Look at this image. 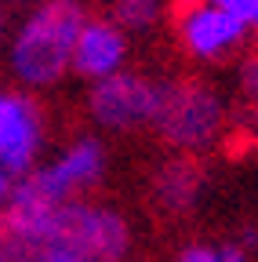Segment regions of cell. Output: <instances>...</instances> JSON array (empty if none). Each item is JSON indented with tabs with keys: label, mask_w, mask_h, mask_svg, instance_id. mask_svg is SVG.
<instances>
[{
	"label": "cell",
	"mask_w": 258,
	"mask_h": 262,
	"mask_svg": "<svg viewBox=\"0 0 258 262\" xmlns=\"http://www.w3.org/2000/svg\"><path fill=\"white\" fill-rule=\"evenodd\" d=\"M127 244L131 229L116 211L95 204H62L18 241L15 262H120Z\"/></svg>",
	"instance_id": "1"
},
{
	"label": "cell",
	"mask_w": 258,
	"mask_h": 262,
	"mask_svg": "<svg viewBox=\"0 0 258 262\" xmlns=\"http://www.w3.org/2000/svg\"><path fill=\"white\" fill-rule=\"evenodd\" d=\"M87 15L77 0H44L15 40V70L26 84H58L73 62V48Z\"/></svg>",
	"instance_id": "2"
},
{
	"label": "cell",
	"mask_w": 258,
	"mask_h": 262,
	"mask_svg": "<svg viewBox=\"0 0 258 262\" xmlns=\"http://www.w3.org/2000/svg\"><path fill=\"white\" fill-rule=\"evenodd\" d=\"M156 135L168 146L197 149L211 142L222 127V102L200 77H178L160 91L156 102Z\"/></svg>",
	"instance_id": "3"
},
{
	"label": "cell",
	"mask_w": 258,
	"mask_h": 262,
	"mask_svg": "<svg viewBox=\"0 0 258 262\" xmlns=\"http://www.w3.org/2000/svg\"><path fill=\"white\" fill-rule=\"evenodd\" d=\"M160 91L138 73L106 77L91 91V117L106 127H135L156 117Z\"/></svg>",
	"instance_id": "4"
},
{
	"label": "cell",
	"mask_w": 258,
	"mask_h": 262,
	"mask_svg": "<svg viewBox=\"0 0 258 262\" xmlns=\"http://www.w3.org/2000/svg\"><path fill=\"white\" fill-rule=\"evenodd\" d=\"M40 149V110L22 95H0V168L26 175Z\"/></svg>",
	"instance_id": "5"
},
{
	"label": "cell",
	"mask_w": 258,
	"mask_h": 262,
	"mask_svg": "<svg viewBox=\"0 0 258 262\" xmlns=\"http://www.w3.org/2000/svg\"><path fill=\"white\" fill-rule=\"evenodd\" d=\"M124 58V37L106 18L84 22L77 48H73V70L80 77H109Z\"/></svg>",
	"instance_id": "6"
},
{
	"label": "cell",
	"mask_w": 258,
	"mask_h": 262,
	"mask_svg": "<svg viewBox=\"0 0 258 262\" xmlns=\"http://www.w3.org/2000/svg\"><path fill=\"white\" fill-rule=\"evenodd\" d=\"M200 186H204V160L197 153H178L156 171L153 196H156V204L168 208L171 215H182V211L193 208Z\"/></svg>",
	"instance_id": "7"
},
{
	"label": "cell",
	"mask_w": 258,
	"mask_h": 262,
	"mask_svg": "<svg viewBox=\"0 0 258 262\" xmlns=\"http://www.w3.org/2000/svg\"><path fill=\"white\" fill-rule=\"evenodd\" d=\"M244 29H247V26H244L240 18H233L229 11L204 8V11H197V15L182 26L178 37L185 40V48H189L193 55L215 58V55H222V51H229V48L244 37Z\"/></svg>",
	"instance_id": "8"
},
{
	"label": "cell",
	"mask_w": 258,
	"mask_h": 262,
	"mask_svg": "<svg viewBox=\"0 0 258 262\" xmlns=\"http://www.w3.org/2000/svg\"><path fill=\"white\" fill-rule=\"evenodd\" d=\"M113 11L120 18V26L127 29H146L156 15V0H113Z\"/></svg>",
	"instance_id": "9"
},
{
	"label": "cell",
	"mask_w": 258,
	"mask_h": 262,
	"mask_svg": "<svg viewBox=\"0 0 258 262\" xmlns=\"http://www.w3.org/2000/svg\"><path fill=\"white\" fill-rule=\"evenodd\" d=\"M244 113L258 124V55H251L244 62Z\"/></svg>",
	"instance_id": "10"
},
{
	"label": "cell",
	"mask_w": 258,
	"mask_h": 262,
	"mask_svg": "<svg viewBox=\"0 0 258 262\" xmlns=\"http://www.w3.org/2000/svg\"><path fill=\"white\" fill-rule=\"evenodd\" d=\"M204 8H207V0H171L168 11H164L168 29H171V33H182V26L197 15V11H204Z\"/></svg>",
	"instance_id": "11"
},
{
	"label": "cell",
	"mask_w": 258,
	"mask_h": 262,
	"mask_svg": "<svg viewBox=\"0 0 258 262\" xmlns=\"http://www.w3.org/2000/svg\"><path fill=\"white\" fill-rule=\"evenodd\" d=\"M222 11H229L233 18H240L244 26H254L258 22V0H215Z\"/></svg>",
	"instance_id": "12"
},
{
	"label": "cell",
	"mask_w": 258,
	"mask_h": 262,
	"mask_svg": "<svg viewBox=\"0 0 258 262\" xmlns=\"http://www.w3.org/2000/svg\"><path fill=\"white\" fill-rule=\"evenodd\" d=\"M18 233H15V226L8 222V215L0 211V262H15V251H18Z\"/></svg>",
	"instance_id": "13"
},
{
	"label": "cell",
	"mask_w": 258,
	"mask_h": 262,
	"mask_svg": "<svg viewBox=\"0 0 258 262\" xmlns=\"http://www.w3.org/2000/svg\"><path fill=\"white\" fill-rule=\"evenodd\" d=\"M175 262H218V255H215V251H207V248H185Z\"/></svg>",
	"instance_id": "14"
},
{
	"label": "cell",
	"mask_w": 258,
	"mask_h": 262,
	"mask_svg": "<svg viewBox=\"0 0 258 262\" xmlns=\"http://www.w3.org/2000/svg\"><path fill=\"white\" fill-rule=\"evenodd\" d=\"M8 196H11V175L0 168V201H8Z\"/></svg>",
	"instance_id": "15"
},
{
	"label": "cell",
	"mask_w": 258,
	"mask_h": 262,
	"mask_svg": "<svg viewBox=\"0 0 258 262\" xmlns=\"http://www.w3.org/2000/svg\"><path fill=\"white\" fill-rule=\"evenodd\" d=\"M218 262H244V255H240L237 248H225V251L218 255Z\"/></svg>",
	"instance_id": "16"
}]
</instances>
